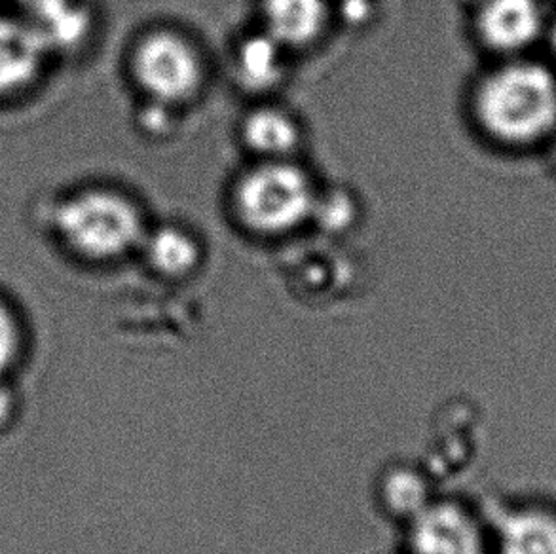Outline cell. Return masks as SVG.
I'll use <instances>...</instances> for the list:
<instances>
[{"label": "cell", "instance_id": "7a4b0ae2", "mask_svg": "<svg viewBox=\"0 0 556 554\" xmlns=\"http://www.w3.org/2000/svg\"><path fill=\"white\" fill-rule=\"evenodd\" d=\"M475 114L497 141H538L556 126V80L535 63L504 65L482 78L475 93Z\"/></svg>", "mask_w": 556, "mask_h": 554}, {"label": "cell", "instance_id": "ba28073f", "mask_svg": "<svg viewBox=\"0 0 556 554\" xmlns=\"http://www.w3.org/2000/svg\"><path fill=\"white\" fill-rule=\"evenodd\" d=\"M542 27L538 0H484L477 14L479 37L497 52H519L540 37Z\"/></svg>", "mask_w": 556, "mask_h": 554}, {"label": "cell", "instance_id": "9c48e42d", "mask_svg": "<svg viewBox=\"0 0 556 554\" xmlns=\"http://www.w3.org/2000/svg\"><path fill=\"white\" fill-rule=\"evenodd\" d=\"M240 137L255 160H294L302 144V126L283 106L261 105L241 121Z\"/></svg>", "mask_w": 556, "mask_h": 554}, {"label": "cell", "instance_id": "30bf717a", "mask_svg": "<svg viewBox=\"0 0 556 554\" xmlns=\"http://www.w3.org/2000/svg\"><path fill=\"white\" fill-rule=\"evenodd\" d=\"M141 255L160 276L182 277L195 270L202 259V248L182 226H159L144 236Z\"/></svg>", "mask_w": 556, "mask_h": 554}, {"label": "cell", "instance_id": "3957f363", "mask_svg": "<svg viewBox=\"0 0 556 554\" xmlns=\"http://www.w3.org/2000/svg\"><path fill=\"white\" fill-rule=\"evenodd\" d=\"M319 190L294 160H255L232 187L233 215L249 232L281 238L314 221Z\"/></svg>", "mask_w": 556, "mask_h": 554}, {"label": "cell", "instance_id": "8992f818", "mask_svg": "<svg viewBox=\"0 0 556 554\" xmlns=\"http://www.w3.org/2000/svg\"><path fill=\"white\" fill-rule=\"evenodd\" d=\"M261 30L287 53L321 40L332 22L331 0H261Z\"/></svg>", "mask_w": 556, "mask_h": 554}, {"label": "cell", "instance_id": "7c38bea8", "mask_svg": "<svg viewBox=\"0 0 556 554\" xmlns=\"http://www.w3.org/2000/svg\"><path fill=\"white\" fill-rule=\"evenodd\" d=\"M500 553L556 554V518L542 511L513 513L502 525Z\"/></svg>", "mask_w": 556, "mask_h": 554}, {"label": "cell", "instance_id": "4fadbf2b", "mask_svg": "<svg viewBox=\"0 0 556 554\" xmlns=\"http://www.w3.org/2000/svg\"><path fill=\"white\" fill-rule=\"evenodd\" d=\"M22 322L14 304L0 292V378L14 365L22 350Z\"/></svg>", "mask_w": 556, "mask_h": 554}, {"label": "cell", "instance_id": "52a82bcc", "mask_svg": "<svg viewBox=\"0 0 556 554\" xmlns=\"http://www.w3.org/2000/svg\"><path fill=\"white\" fill-rule=\"evenodd\" d=\"M414 554H484L479 528L466 511L439 503L414 515Z\"/></svg>", "mask_w": 556, "mask_h": 554}, {"label": "cell", "instance_id": "6da1fadb", "mask_svg": "<svg viewBox=\"0 0 556 554\" xmlns=\"http://www.w3.org/2000/svg\"><path fill=\"white\" fill-rule=\"evenodd\" d=\"M45 225L63 255L91 266L118 263L139 253L149 232L139 203L105 182L61 190L46 205Z\"/></svg>", "mask_w": 556, "mask_h": 554}, {"label": "cell", "instance_id": "2e32d148", "mask_svg": "<svg viewBox=\"0 0 556 554\" xmlns=\"http://www.w3.org/2000/svg\"><path fill=\"white\" fill-rule=\"evenodd\" d=\"M14 413V391L0 378V426Z\"/></svg>", "mask_w": 556, "mask_h": 554}, {"label": "cell", "instance_id": "277c9868", "mask_svg": "<svg viewBox=\"0 0 556 554\" xmlns=\"http://www.w3.org/2000/svg\"><path fill=\"white\" fill-rule=\"evenodd\" d=\"M128 71L137 90L152 105L175 109L194 101L205 83V63L194 42L182 33H144L129 52Z\"/></svg>", "mask_w": 556, "mask_h": 554}, {"label": "cell", "instance_id": "9a60e30c", "mask_svg": "<svg viewBox=\"0 0 556 554\" xmlns=\"http://www.w3.org/2000/svg\"><path fill=\"white\" fill-rule=\"evenodd\" d=\"M15 12L25 15L33 23L42 22L46 17L71 7L76 0H12Z\"/></svg>", "mask_w": 556, "mask_h": 554}, {"label": "cell", "instance_id": "5b68a950", "mask_svg": "<svg viewBox=\"0 0 556 554\" xmlns=\"http://www.w3.org/2000/svg\"><path fill=\"white\" fill-rule=\"evenodd\" d=\"M55 60L35 23L15 10H0V109L30 98Z\"/></svg>", "mask_w": 556, "mask_h": 554}, {"label": "cell", "instance_id": "8fae6325", "mask_svg": "<svg viewBox=\"0 0 556 554\" xmlns=\"http://www.w3.org/2000/svg\"><path fill=\"white\" fill-rule=\"evenodd\" d=\"M287 52L279 48L271 38L266 37L263 30L243 40L233 48V75L245 84L249 90H264L278 83L283 75Z\"/></svg>", "mask_w": 556, "mask_h": 554}, {"label": "cell", "instance_id": "e0dca14e", "mask_svg": "<svg viewBox=\"0 0 556 554\" xmlns=\"http://www.w3.org/2000/svg\"><path fill=\"white\" fill-rule=\"evenodd\" d=\"M555 152H556V147H555Z\"/></svg>", "mask_w": 556, "mask_h": 554}, {"label": "cell", "instance_id": "5bb4252c", "mask_svg": "<svg viewBox=\"0 0 556 554\" xmlns=\"http://www.w3.org/2000/svg\"><path fill=\"white\" fill-rule=\"evenodd\" d=\"M390 500L403 513L414 511L418 515L426 507V505H420L424 502V488L420 487L418 480L408 475H401L391 482Z\"/></svg>", "mask_w": 556, "mask_h": 554}]
</instances>
